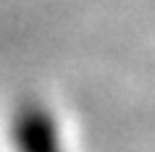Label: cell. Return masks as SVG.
Instances as JSON below:
<instances>
[{"mask_svg": "<svg viewBox=\"0 0 155 152\" xmlns=\"http://www.w3.org/2000/svg\"><path fill=\"white\" fill-rule=\"evenodd\" d=\"M11 139L16 152H63L53 115H48L42 108H34V105H26L16 113Z\"/></svg>", "mask_w": 155, "mask_h": 152, "instance_id": "cell-1", "label": "cell"}]
</instances>
